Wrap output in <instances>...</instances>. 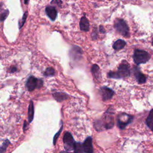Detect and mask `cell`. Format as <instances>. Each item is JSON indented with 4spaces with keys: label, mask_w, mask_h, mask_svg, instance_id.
Masks as SVG:
<instances>
[{
    "label": "cell",
    "mask_w": 153,
    "mask_h": 153,
    "mask_svg": "<svg viewBox=\"0 0 153 153\" xmlns=\"http://www.w3.org/2000/svg\"><path fill=\"white\" fill-rule=\"evenodd\" d=\"M113 109L109 107L104 113L102 118L94 122V127L97 131L103 130H108L114 127V120L113 117Z\"/></svg>",
    "instance_id": "cell-1"
},
{
    "label": "cell",
    "mask_w": 153,
    "mask_h": 153,
    "mask_svg": "<svg viewBox=\"0 0 153 153\" xmlns=\"http://www.w3.org/2000/svg\"><path fill=\"white\" fill-rule=\"evenodd\" d=\"M130 69L128 64L123 62L118 67L117 71H110L108 74V77L112 79H122L130 76Z\"/></svg>",
    "instance_id": "cell-2"
},
{
    "label": "cell",
    "mask_w": 153,
    "mask_h": 153,
    "mask_svg": "<svg viewBox=\"0 0 153 153\" xmlns=\"http://www.w3.org/2000/svg\"><path fill=\"white\" fill-rule=\"evenodd\" d=\"M134 120V116L126 112H121L117 117V125L120 130H124Z\"/></svg>",
    "instance_id": "cell-3"
},
{
    "label": "cell",
    "mask_w": 153,
    "mask_h": 153,
    "mask_svg": "<svg viewBox=\"0 0 153 153\" xmlns=\"http://www.w3.org/2000/svg\"><path fill=\"white\" fill-rule=\"evenodd\" d=\"M151 58L149 53L145 50L136 49L133 55V61L136 65H139L142 63H146Z\"/></svg>",
    "instance_id": "cell-4"
},
{
    "label": "cell",
    "mask_w": 153,
    "mask_h": 153,
    "mask_svg": "<svg viewBox=\"0 0 153 153\" xmlns=\"http://www.w3.org/2000/svg\"><path fill=\"white\" fill-rule=\"evenodd\" d=\"M114 28L122 36L126 38L130 36L128 26L123 19H117L114 22Z\"/></svg>",
    "instance_id": "cell-5"
},
{
    "label": "cell",
    "mask_w": 153,
    "mask_h": 153,
    "mask_svg": "<svg viewBox=\"0 0 153 153\" xmlns=\"http://www.w3.org/2000/svg\"><path fill=\"white\" fill-rule=\"evenodd\" d=\"M42 85L43 81L33 76H29L26 82V87L29 91H32L35 88H40Z\"/></svg>",
    "instance_id": "cell-6"
},
{
    "label": "cell",
    "mask_w": 153,
    "mask_h": 153,
    "mask_svg": "<svg viewBox=\"0 0 153 153\" xmlns=\"http://www.w3.org/2000/svg\"><path fill=\"white\" fill-rule=\"evenodd\" d=\"M63 143H64V148L66 151H69L74 150V145H75V140L73 138L72 134L69 131H66L63 135Z\"/></svg>",
    "instance_id": "cell-7"
},
{
    "label": "cell",
    "mask_w": 153,
    "mask_h": 153,
    "mask_svg": "<svg viewBox=\"0 0 153 153\" xmlns=\"http://www.w3.org/2000/svg\"><path fill=\"white\" fill-rule=\"evenodd\" d=\"M100 94L102 100L103 101H107L111 100L115 94V91L111 88L103 86L100 88Z\"/></svg>",
    "instance_id": "cell-8"
},
{
    "label": "cell",
    "mask_w": 153,
    "mask_h": 153,
    "mask_svg": "<svg viewBox=\"0 0 153 153\" xmlns=\"http://www.w3.org/2000/svg\"><path fill=\"white\" fill-rule=\"evenodd\" d=\"M132 71L138 84H142L146 82V76L143 73L141 72L139 68H138L137 66H134Z\"/></svg>",
    "instance_id": "cell-9"
},
{
    "label": "cell",
    "mask_w": 153,
    "mask_h": 153,
    "mask_svg": "<svg viewBox=\"0 0 153 153\" xmlns=\"http://www.w3.org/2000/svg\"><path fill=\"white\" fill-rule=\"evenodd\" d=\"M83 51L82 49L78 45H73L70 50L69 55L72 59L75 60H79L81 57Z\"/></svg>",
    "instance_id": "cell-10"
},
{
    "label": "cell",
    "mask_w": 153,
    "mask_h": 153,
    "mask_svg": "<svg viewBox=\"0 0 153 153\" xmlns=\"http://www.w3.org/2000/svg\"><path fill=\"white\" fill-rule=\"evenodd\" d=\"M84 153H93V139L91 136L87 137L82 143Z\"/></svg>",
    "instance_id": "cell-11"
},
{
    "label": "cell",
    "mask_w": 153,
    "mask_h": 153,
    "mask_svg": "<svg viewBox=\"0 0 153 153\" xmlns=\"http://www.w3.org/2000/svg\"><path fill=\"white\" fill-rule=\"evenodd\" d=\"M45 13L47 16L49 17V19L52 20L54 21L57 17V11L55 7L53 6H47L45 8Z\"/></svg>",
    "instance_id": "cell-12"
},
{
    "label": "cell",
    "mask_w": 153,
    "mask_h": 153,
    "mask_svg": "<svg viewBox=\"0 0 153 153\" xmlns=\"http://www.w3.org/2000/svg\"><path fill=\"white\" fill-rule=\"evenodd\" d=\"M79 27L81 30L84 31V32H88L90 30V24L89 21L85 16V14L84 16L81 17L80 22H79Z\"/></svg>",
    "instance_id": "cell-13"
},
{
    "label": "cell",
    "mask_w": 153,
    "mask_h": 153,
    "mask_svg": "<svg viewBox=\"0 0 153 153\" xmlns=\"http://www.w3.org/2000/svg\"><path fill=\"white\" fill-rule=\"evenodd\" d=\"M145 124L146 126L153 131V108L149 111L145 120Z\"/></svg>",
    "instance_id": "cell-14"
},
{
    "label": "cell",
    "mask_w": 153,
    "mask_h": 153,
    "mask_svg": "<svg viewBox=\"0 0 153 153\" xmlns=\"http://www.w3.org/2000/svg\"><path fill=\"white\" fill-rule=\"evenodd\" d=\"M53 96L57 102H62L68 98V95L63 92H55L53 94Z\"/></svg>",
    "instance_id": "cell-15"
},
{
    "label": "cell",
    "mask_w": 153,
    "mask_h": 153,
    "mask_svg": "<svg viewBox=\"0 0 153 153\" xmlns=\"http://www.w3.org/2000/svg\"><path fill=\"white\" fill-rule=\"evenodd\" d=\"M126 45V42L121 39H117L113 44L112 47L115 51H119L123 49Z\"/></svg>",
    "instance_id": "cell-16"
},
{
    "label": "cell",
    "mask_w": 153,
    "mask_h": 153,
    "mask_svg": "<svg viewBox=\"0 0 153 153\" xmlns=\"http://www.w3.org/2000/svg\"><path fill=\"white\" fill-rule=\"evenodd\" d=\"M91 72L94 78H96V79H100L101 76V73L100 71V68L97 64H94L92 65Z\"/></svg>",
    "instance_id": "cell-17"
},
{
    "label": "cell",
    "mask_w": 153,
    "mask_h": 153,
    "mask_svg": "<svg viewBox=\"0 0 153 153\" xmlns=\"http://www.w3.org/2000/svg\"><path fill=\"white\" fill-rule=\"evenodd\" d=\"M28 121L29 123H31L34 117V106H33V103L32 100L30 101L29 108H28Z\"/></svg>",
    "instance_id": "cell-18"
},
{
    "label": "cell",
    "mask_w": 153,
    "mask_h": 153,
    "mask_svg": "<svg viewBox=\"0 0 153 153\" xmlns=\"http://www.w3.org/2000/svg\"><path fill=\"white\" fill-rule=\"evenodd\" d=\"M74 150V153H84L82 143L80 142H75Z\"/></svg>",
    "instance_id": "cell-19"
},
{
    "label": "cell",
    "mask_w": 153,
    "mask_h": 153,
    "mask_svg": "<svg viewBox=\"0 0 153 153\" xmlns=\"http://www.w3.org/2000/svg\"><path fill=\"white\" fill-rule=\"evenodd\" d=\"M54 74H55V71L54 68L51 67L47 68L44 73V75L45 76H52L54 75Z\"/></svg>",
    "instance_id": "cell-20"
},
{
    "label": "cell",
    "mask_w": 153,
    "mask_h": 153,
    "mask_svg": "<svg viewBox=\"0 0 153 153\" xmlns=\"http://www.w3.org/2000/svg\"><path fill=\"white\" fill-rule=\"evenodd\" d=\"M9 14L8 10H5L0 13V22L4 21Z\"/></svg>",
    "instance_id": "cell-21"
},
{
    "label": "cell",
    "mask_w": 153,
    "mask_h": 153,
    "mask_svg": "<svg viewBox=\"0 0 153 153\" xmlns=\"http://www.w3.org/2000/svg\"><path fill=\"white\" fill-rule=\"evenodd\" d=\"M27 11H26L24 14L23 15V17L22 18L21 20H19V29H21L23 25L25 24V22H26V18H27Z\"/></svg>",
    "instance_id": "cell-22"
},
{
    "label": "cell",
    "mask_w": 153,
    "mask_h": 153,
    "mask_svg": "<svg viewBox=\"0 0 153 153\" xmlns=\"http://www.w3.org/2000/svg\"><path fill=\"white\" fill-rule=\"evenodd\" d=\"M9 144H10V141L7 139L5 140L3 142L2 146L0 147V153H4L6 151V149L9 145Z\"/></svg>",
    "instance_id": "cell-23"
},
{
    "label": "cell",
    "mask_w": 153,
    "mask_h": 153,
    "mask_svg": "<svg viewBox=\"0 0 153 153\" xmlns=\"http://www.w3.org/2000/svg\"><path fill=\"white\" fill-rule=\"evenodd\" d=\"M62 129H63V123H62V125H61V127H60V130H59L58 132H57V133L55 134V135H54V137H53V145H54L56 144V142H57V139H58V137H59L60 134L61 133V132H62Z\"/></svg>",
    "instance_id": "cell-24"
},
{
    "label": "cell",
    "mask_w": 153,
    "mask_h": 153,
    "mask_svg": "<svg viewBox=\"0 0 153 153\" xmlns=\"http://www.w3.org/2000/svg\"><path fill=\"white\" fill-rule=\"evenodd\" d=\"M51 4H55L59 7H61L62 4V1L61 0H52L51 2Z\"/></svg>",
    "instance_id": "cell-25"
},
{
    "label": "cell",
    "mask_w": 153,
    "mask_h": 153,
    "mask_svg": "<svg viewBox=\"0 0 153 153\" xmlns=\"http://www.w3.org/2000/svg\"><path fill=\"white\" fill-rule=\"evenodd\" d=\"M97 31L96 29V30H93V32L91 33V38L93 40H95L97 39Z\"/></svg>",
    "instance_id": "cell-26"
},
{
    "label": "cell",
    "mask_w": 153,
    "mask_h": 153,
    "mask_svg": "<svg viewBox=\"0 0 153 153\" xmlns=\"http://www.w3.org/2000/svg\"><path fill=\"white\" fill-rule=\"evenodd\" d=\"M16 71H17V68L16 66H13L10 68V72H11V73H14Z\"/></svg>",
    "instance_id": "cell-27"
},
{
    "label": "cell",
    "mask_w": 153,
    "mask_h": 153,
    "mask_svg": "<svg viewBox=\"0 0 153 153\" xmlns=\"http://www.w3.org/2000/svg\"><path fill=\"white\" fill-rule=\"evenodd\" d=\"M99 32H100V33H105V28L103 27V26H102V25H100V26H99Z\"/></svg>",
    "instance_id": "cell-28"
},
{
    "label": "cell",
    "mask_w": 153,
    "mask_h": 153,
    "mask_svg": "<svg viewBox=\"0 0 153 153\" xmlns=\"http://www.w3.org/2000/svg\"><path fill=\"white\" fill-rule=\"evenodd\" d=\"M27 126H28V124L26 123V121L24 122V124H23V130H25L27 128Z\"/></svg>",
    "instance_id": "cell-29"
},
{
    "label": "cell",
    "mask_w": 153,
    "mask_h": 153,
    "mask_svg": "<svg viewBox=\"0 0 153 153\" xmlns=\"http://www.w3.org/2000/svg\"><path fill=\"white\" fill-rule=\"evenodd\" d=\"M59 153H74V152H69V151H61V152H59Z\"/></svg>",
    "instance_id": "cell-30"
},
{
    "label": "cell",
    "mask_w": 153,
    "mask_h": 153,
    "mask_svg": "<svg viewBox=\"0 0 153 153\" xmlns=\"http://www.w3.org/2000/svg\"><path fill=\"white\" fill-rule=\"evenodd\" d=\"M28 2H29V0H24V3L25 4H28Z\"/></svg>",
    "instance_id": "cell-31"
},
{
    "label": "cell",
    "mask_w": 153,
    "mask_h": 153,
    "mask_svg": "<svg viewBox=\"0 0 153 153\" xmlns=\"http://www.w3.org/2000/svg\"><path fill=\"white\" fill-rule=\"evenodd\" d=\"M152 45L153 46V39H152Z\"/></svg>",
    "instance_id": "cell-32"
},
{
    "label": "cell",
    "mask_w": 153,
    "mask_h": 153,
    "mask_svg": "<svg viewBox=\"0 0 153 153\" xmlns=\"http://www.w3.org/2000/svg\"><path fill=\"white\" fill-rule=\"evenodd\" d=\"M109 1H111V0H109Z\"/></svg>",
    "instance_id": "cell-33"
}]
</instances>
